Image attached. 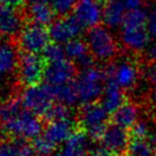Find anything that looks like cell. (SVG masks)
I'll list each match as a JSON object with an SVG mask.
<instances>
[{"instance_id":"cell-1","label":"cell","mask_w":156,"mask_h":156,"mask_svg":"<svg viewBox=\"0 0 156 156\" xmlns=\"http://www.w3.org/2000/svg\"><path fill=\"white\" fill-rule=\"evenodd\" d=\"M77 121L80 129L87 133L88 138H91L93 141L99 142L101 141L109 124L108 112L99 100L83 105L78 112Z\"/></svg>"},{"instance_id":"cell-2","label":"cell","mask_w":156,"mask_h":156,"mask_svg":"<svg viewBox=\"0 0 156 156\" xmlns=\"http://www.w3.org/2000/svg\"><path fill=\"white\" fill-rule=\"evenodd\" d=\"M2 130L8 136H16L22 139L38 138L43 132V121L28 109H22L13 116L1 121Z\"/></svg>"},{"instance_id":"cell-3","label":"cell","mask_w":156,"mask_h":156,"mask_svg":"<svg viewBox=\"0 0 156 156\" xmlns=\"http://www.w3.org/2000/svg\"><path fill=\"white\" fill-rule=\"evenodd\" d=\"M86 43L94 58L105 63L114 62L119 52L117 41L103 25H97L87 30Z\"/></svg>"},{"instance_id":"cell-4","label":"cell","mask_w":156,"mask_h":156,"mask_svg":"<svg viewBox=\"0 0 156 156\" xmlns=\"http://www.w3.org/2000/svg\"><path fill=\"white\" fill-rule=\"evenodd\" d=\"M73 82L77 88L79 101L83 105L98 101V99L103 94L106 87L102 69L97 67L83 70L76 79H73Z\"/></svg>"},{"instance_id":"cell-5","label":"cell","mask_w":156,"mask_h":156,"mask_svg":"<svg viewBox=\"0 0 156 156\" xmlns=\"http://www.w3.org/2000/svg\"><path fill=\"white\" fill-rule=\"evenodd\" d=\"M21 100L25 109L44 117L55 101L54 87L46 83L25 87L21 94Z\"/></svg>"},{"instance_id":"cell-6","label":"cell","mask_w":156,"mask_h":156,"mask_svg":"<svg viewBox=\"0 0 156 156\" xmlns=\"http://www.w3.org/2000/svg\"><path fill=\"white\" fill-rule=\"evenodd\" d=\"M46 66L47 62L43 55L21 52L17 66L20 83L27 87L38 85L44 79Z\"/></svg>"},{"instance_id":"cell-7","label":"cell","mask_w":156,"mask_h":156,"mask_svg":"<svg viewBox=\"0 0 156 156\" xmlns=\"http://www.w3.org/2000/svg\"><path fill=\"white\" fill-rule=\"evenodd\" d=\"M48 30L44 25L37 24L31 22L30 24L25 25L21 31L17 38V45L22 52L27 53H43L44 49L49 44Z\"/></svg>"},{"instance_id":"cell-8","label":"cell","mask_w":156,"mask_h":156,"mask_svg":"<svg viewBox=\"0 0 156 156\" xmlns=\"http://www.w3.org/2000/svg\"><path fill=\"white\" fill-rule=\"evenodd\" d=\"M83 28L84 27L75 17V15H67L54 21L49 25V38L56 44H67L70 40L76 39L78 34H80Z\"/></svg>"},{"instance_id":"cell-9","label":"cell","mask_w":156,"mask_h":156,"mask_svg":"<svg viewBox=\"0 0 156 156\" xmlns=\"http://www.w3.org/2000/svg\"><path fill=\"white\" fill-rule=\"evenodd\" d=\"M130 132L127 129L116 124H108L101 139L103 148L112 151L117 156H127V149L130 145Z\"/></svg>"},{"instance_id":"cell-10","label":"cell","mask_w":156,"mask_h":156,"mask_svg":"<svg viewBox=\"0 0 156 156\" xmlns=\"http://www.w3.org/2000/svg\"><path fill=\"white\" fill-rule=\"evenodd\" d=\"M76 73H77L76 64L68 58H64L58 62L47 63L45 69L44 79L46 84L53 87H58L73 82Z\"/></svg>"},{"instance_id":"cell-11","label":"cell","mask_w":156,"mask_h":156,"mask_svg":"<svg viewBox=\"0 0 156 156\" xmlns=\"http://www.w3.org/2000/svg\"><path fill=\"white\" fill-rule=\"evenodd\" d=\"M103 5L105 0H78L73 15L83 27L91 29L103 19Z\"/></svg>"},{"instance_id":"cell-12","label":"cell","mask_w":156,"mask_h":156,"mask_svg":"<svg viewBox=\"0 0 156 156\" xmlns=\"http://www.w3.org/2000/svg\"><path fill=\"white\" fill-rule=\"evenodd\" d=\"M141 76V61L138 58H127L118 66L116 64L115 80L125 91H131L136 86Z\"/></svg>"},{"instance_id":"cell-13","label":"cell","mask_w":156,"mask_h":156,"mask_svg":"<svg viewBox=\"0 0 156 156\" xmlns=\"http://www.w3.org/2000/svg\"><path fill=\"white\" fill-rule=\"evenodd\" d=\"M64 51H66V56L68 58V60L75 61V64L77 68L79 67L83 70L92 68L95 62V58L91 53L86 40L77 38L73 39L66 44Z\"/></svg>"},{"instance_id":"cell-14","label":"cell","mask_w":156,"mask_h":156,"mask_svg":"<svg viewBox=\"0 0 156 156\" xmlns=\"http://www.w3.org/2000/svg\"><path fill=\"white\" fill-rule=\"evenodd\" d=\"M24 27V15L19 9L0 6V36L14 38Z\"/></svg>"},{"instance_id":"cell-15","label":"cell","mask_w":156,"mask_h":156,"mask_svg":"<svg viewBox=\"0 0 156 156\" xmlns=\"http://www.w3.org/2000/svg\"><path fill=\"white\" fill-rule=\"evenodd\" d=\"M75 131L76 129L73 121H54L47 123L41 134L55 146H58V144L68 141Z\"/></svg>"},{"instance_id":"cell-16","label":"cell","mask_w":156,"mask_h":156,"mask_svg":"<svg viewBox=\"0 0 156 156\" xmlns=\"http://www.w3.org/2000/svg\"><path fill=\"white\" fill-rule=\"evenodd\" d=\"M19 58L15 41L0 43V77H7L17 71Z\"/></svg>"},{"instance_id":"cell-17","label":"cell","mask_w":156,"mask_h":156,"mask_svg":"<svg viewBox=\"0 0 156 156\" xmlns=\"http://www.w3.org/2000/svg\"><path fill=\"white\" fill-rule=\"evenodd\" d=\"M32 144L16 136H6L0 140V156H34Z\"/></svg>"},{"instance_id":"cell-18","label":"cell","mask_w":156,"mask_h":156,"mask_svg":"<svg viewBox=\"0 0 156 156\" xmlns=\"http://www.w3.org/2000/svg\"><path fill=\"white\" fill-rule=\"evenodd\" d=\"M139 108L140 107L136 102L126 99L122 106L110 115V123L130 129L134 123L138 122Z\"/></svg>"},{"instance_id":"cell-19","label":"cell","mask_w":156,"mask_h":156,"mask_svg":"<svg viewBox=\"0 0 156 156\" xmlns=\"http://www.w3.org/2000/svg\"><path fill=\"white\" fill-rule=\"evenodd\" d=\"M123 45L132 52L141 51L149 41V31L146 28H129L122 29Z\"/></svg>"},{"instance_id":"cell-20","label":"cell","mask_w":156,"mask_h":156,"mask_svg":"<svg viewBox=\"0 0 156 156\" xmlns=\"http://www.w3.org/2000/svg\"><path fill=\"white\" fill-rule=\"evenodd\" d=\"M127 99L126 94L123 92L121 86L117 84L115 79H110L106 82V87L103 91L102 105L108 112H114L117 108L122 106Z\"/></svg>"},{"instance_id":"cell-21","label":"cell","mask_w":156,"mask_h":156,"mask_svg":"<svg viewBox=\"0 0 156 156\" xmlns=\"http://www.w3.org/2000/svg\"><path fill=\"white\" fill-rule=\"evenodd\" d=\"M125 5L123 0H105L103 5V22L110 28H115L123 23L125 16Z\"/></svg>"},{"instance_id":"cell-22","label":"cell","mask_w":156,"mask_h":156,"mask_svg":"<svg viewBox=\"0 0 156 156\" xmlns=\"http://www.w3.org/2000/svg\"><path fill=\"white\" fill-rule=\"evenodd\" d=\"M29 17L34 23L40 25H47L53 23V20L55 17V12L53 7L49 6L46 2H38V4H31L29 7Z\"/></svg>"},{"instance_id":"cell-23","label":"cell","mask_w":156,"mask_h":156,"mask_svg":"<svg viewBox=\"0 0 156 156\" xmlns=\"http://www.w3.org/2000/svg\"><path fill=\"white\" fill-rule=\"evenodd\" d=\"M87 133L84 130H82V129L76 130L68 139V141L66 142L63 155L78 156L85 153V148H86V145H87Z\"/></svg>"},{"instance_id":"cell-24","label":"cell","mask_w":156,"mask_h":156,"mask_svg":"<svg viewBox=\"0 0 156 156\" xmlns=\"http://www.w3.org/2000/svg\"><path fill=\"white\" fill-rule=\"evenodd\" d=\"M54 95H55V100H58V103H62L67 107L75 106L79 101L77 88L73 80L68 84L54 87Z\"/></svg>"},{"instance_id":"cell-25","label":"cell","mask_w":156,"mask_h":156,"mask_svg":"<svg viewBox=\"0 0 156 156\" xmlns=\"http://www.w3.org/2000/svg\"><path fill=\"white\" fill-rule=\"evenodd\" d=\"M127 156H156V151L149 139L131 138Z\"/></svg>"},{"instance_id":"cell-26","label":"cell","mask_w":156,"mask_h":156,"mask_svg":"<svg viewBox=\"0 0 156 156\" xmlns=\"http://www.w3.org/2000/svg\"><path fill=\"white\" fill-rule=\"evenodd\" d=\"M148 22L146 12L144 9H134L129 10L123 20V28L129 29V28H146V24Z\"/></svg>"},{"instance_id":"cell-27","label":"cell","mask_w":156,"mask_h":156,"mask_svg":"<svg viewBox=\"0 0 156 156\" xmlns=\"http://www.w3.org/2000/svg\"><path fill=\"white\" fill-rule=\"evenodd\" d=\"M44 119H46L47 123L54 122V121H71L70 108L62 105V103L53 105L48 112H46Z\"/></svg>"},{"instance_id":"cell-28","label":"cell","mask_w":156,"mask_h":156,"mask_svg":"<svg viewBox=\"0 0 156 156\" xmlns=\"http://www.w3.org/2000/svg\"><path fill=\"white\" fill-rule=\"evenodd\" d=\"M41 55L44 56L47 63H54L66 58V51H64V47H62L60 44L49 43Z\"/></svg>"},{"instance_id":"cell-29","label":"cell","mask_w":156,"mask_h":156,"mask_svg":"<svg viewBox=\"0 0 156 156\" xmlns=\"http://www.w3.org/2000/svg\"><path fill=\"white\" fill-rule=\"evenodd\" d=\"M32 147H34L36 154H39L40 156L51 155L54 149L56 148V146L49 140H47L43 134H40L38 138L32 140Z\"/></svg>"},{"instance_id":"cell-30","label":"cell","mask_w":156,"mask_h":156,"mask_svg":"<svg viewBox=\"0 0 156 156\" xmlns=\"http://www.w3.org/2000/svg\"><path fill=\"white\" fill-rule=\"evenodd\" d=\"M77 0H51V6L54 12L61 16H67L69 12L75 8Z\"/></svg>"},{"instance_id":"cell-31","label":"cell","mask_w":156,"mask_h":156,"mask_svg":"<svg viewBox=\"0 0 156 156\" xmlns=\"http://www.w3.org/2000/svg\"><path fill=\"white\" fill-rule=\"evenodd\" d=\"M130 136L131 138H138V139H148V126L146 122L138 121L136 122L132 127L129 129Z\"/></svg>"},{"instance_id":"cell-32","label":"cell","mask_w":156,"mask_h":156,"mask_svg":"<svg viewBox=\"0 0 156 156\" xmlns=\"http://www.w3.org/2000/svg\"><path fill=\"white\" fill-rule=\"evenodd\" d=\"M25 0H0V6L1 7H8V8H14L20 9L24 5Z\"/></svg>"},{"instance_id":"cell-33","label":"cell","mask_w":156,"mask_h":156,"mask_svg":"<svg viewBox=\"0 0 156 156\" xmlns=\"http://www.w3.org/2000/svg\"><path fill=\"white\" fill-rule=\"evenodd\" d=\"M147 78L149 83L156 88V63H148L147 66Z\"/></svg>"},{"instance_id":"cell-34","label":"cell","mask_w":156,"mask_h":156,"mask_svg":"<svg viewBox=\"0 0 156 156\" xmlns=\"http://www.w3.org/2000/svg\"><path fill=\"white\" fill-rule=\"evenodd\" d=\"M148 31H149L151 36L156 38V7L151 12V17L148 20Z\"/></svg>"},{"instance_id":"cell-35","label":"cell","mask_w":156,"mask_h":156,"mask_svg":"<svg viewBox=\"0 0 156 156\" xmlns=\"http://www.w3.org/2000/svg\"><path fill=\"white\" fill-rule=\"evenodd\" d=\"M126 10H134L140 9L144 5V0H123Z\"/></svg>"},{"instance_id":"cell-36","label":"cell","mask_w":156,"mask_h":156,"mask_svg":"<svg viewBox=\"0 0 156 156\" xmlns=\"http://www.w3.org/2000/svg\"><path fill=\"white\" fill-rule=\"evenodd\" d=\"M147 102H148V106L151 109L154 110V119H156V88L155 90H151L149 94H148V98H147Z\"/></svg>"},{"instance_id":"cell-37","label":"cell","mask_w":156,"mask_h":156,"mask_svg":"<svg viewBox=\"0 0 156 156\" xmlns=\"http://www.w3.org/2000/svg\"><path fill=\"white\" fill-rule=\"evenodd\" d=\"M147 62L156 63V44H154L147 52Z\"/></svg>"},{"instance_id":"cell-38","label":"cell","mask_w":156,"mask_h":156,"mask_svg":"<svg viewBox=\"0 0 156 156\" xmlns=\"http://www.w3.org/2000/svg\"><path fill=\"white\" fill-rule=\"evenodd\" d=\"M91 156H117L116 154H114L112 151H108L106 148H98L95 151L92 153V155Z\"/></svg>"},{"instance_id":"cell-39","label":"cell","mask_w":156,"mask_h":156,"mask_svg":"<svg viewBox=\"0 0 156 156\" xmlns=\"http://www.w3.org/2000/svg\"><path fill=\"white\" fill-rule=\"evenodd\" d=\"M151 142L153 144V146H154V148H155V151H156V130H155V132H154V134L151 136Z\"/></svg>"},{"instance_id":"cell-40","label":"cell","mask_w":156,"mask_h":156,"mask_svg":"<svg viewBox=\"0 0 156 156\" xmlns=\"http://www.w3.org/2000/svg\"><path fill=\"white\" fill-rule=\"evenodd\" d=\"M28 1H29L30 5H31V4H38V2H46L47 4L51 0H28Z\"/></svg>"},{"instance_id":"cell-41","label":"cell","mask_w":156,"mask_h":156,"mask_svg":"<svg viewBox=\"0 0 156 156\" xmlns=\"http://www.w3.org/2000/svg\"><path fill=\"white\" fill-rule=\"evenodd\" d=\"M48 156H64L63 153L62 154H52V155H48Z\"/></svg>"},{"instance_id":"cell-42","label":"cell","mask_w":156,"mask_h":156,"mask_svg":"<svg viewBox=\"0 0 156 156\" xmlns=\"http://www.w3.org/2000/svg\"><path fill=\"white\" fill-rule=\"evenodd\" d=\"M78 156H88L86 153H83V154H80V155H78Z\"/></svg>"},{"instance_id":"cell-43","label":"cell","mask_w":156,"mask_h":156,"mask_svg":"<svg viewBox=\"0 0 156 156\" xmlns=\"http://www.w3.org/2000/svg\"><path fill=\"white\" fill-rule=\"evenodd\" d=\"M0 123H1V115H0Z\"/></svg>"}]
</instances>
